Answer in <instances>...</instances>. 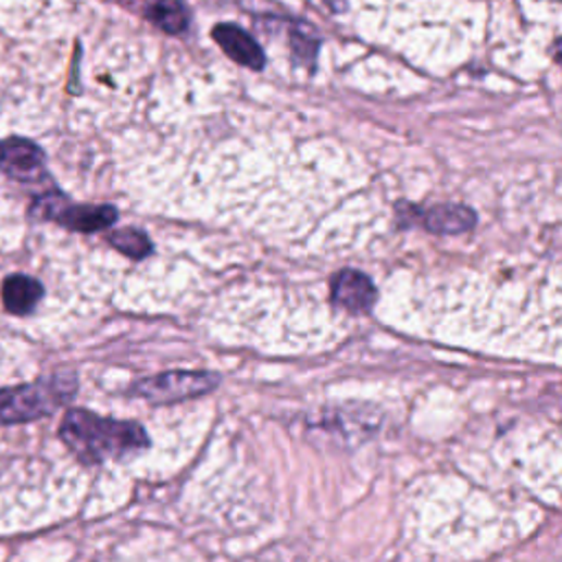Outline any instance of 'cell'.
<instances>
[{
  "mask_svg": "<svg viewBox=\"0 0 562 562\" xmlns=\"http://www.w3.org/2000/svg\"><path fill=\"white\" fill-rule=\"evenodd\" d=\"M0 172L18 183H38L47 176L45 152L27 139H8L0 143Z\"/></svg>",
  "mask_w": 562,
  "mask_h": 562,
  "instance_id": "5",
  "label": "cell"
},
{
  "mask_svg": "<svg viewBox=\"0 0 562 562\" xmlns=\"http://www.w3.org/2000/svg\"><path fill=\"white\" fill-rule=\"evenodd\" d=\"M217 383L220 376L211 372H167L137 383L130 389V396L152 404H172L209 394Z\"/></svg>",
  "mask_w": 562,
  "mask_h": 562,
  "instance_id": "4",
  "label": "cell"
},
{
  "mask_svg": "<svg viewBox=\"0 0 562 562\" xmlns=\"http://www.w3.org/2000/svg\"><path fill=\"white\" fill-rule=\"evenodd\" d=\"M146 18L170 36L187 32L191 14L183 0H150L146 8Z\"/></svg>",
  "mask_w": 562,
  "mask_h": 562,
  "instance_id": "10",
  "label": "cell"
},
{
  "mask_svg": "<svg viewBox=\"0 0 562 562\" xmlns=\"http://www.w3.org/2000/svg\"><path fill=\"white\" fill-rule=\"evenodd\" d=\"M108 242L115 247L120 253H124V255H128L133 260H146L154 251L152 240L143 232H139V229L112 232L108 236Z\"/></svg>",
  "mask_w": 562,
  "mask_h": 562,
  "instance_id": "11",
  "label": "cell"
},
{
  "mask_svg": "<svg viewBox=\"0 0 562 562\" xmlns=\"http://www.w3.org/2000/svg\"><path fill=\"white\" fill-rule=\"evenodd\" d=\"M213 40L224 53L242 66L260 71L266 62L262 47L238 25H217L213 29Z\"/></svg>",
  "mask_w": 562,
  "mask_h": 562,
  "instance_id": "6",
  "label": "cell"
},
{
  "mask_svg": "<svg viewBox=\"0 0 562 562\" xmlns=\"http://www.w3.org/2000/svg\"><path fill=\"white\" fill-rule=\"evenodd\" d=\"M332 299L350 312H367L376 303V288L365 275L344 271L332 284Z\"/></svg>",
  "mask_w": 562,
  "mask_h": 562,
  "instance_id": "7",
  "label": "cell"
},
{
  "mask_svg": "<svg viewBox=\"0 0 562 562\" xmlns=\"http://www.w3.org/2000/svg\"><path fill=\"white\" fill-rule=\"evenodd\" d=\"M77 394V376L60 370L38 383L0 389V424H23L55 413Z\"/></svg>",
  "mask_w": 562,
  "mask_h": 562,
  "instance_id": "2",
  "label": "cell"
},
{
  "mask_svg": "<svg viewBox=\"0 0 562 562\" xmlns=\"http://www.w3.org/2000/svg\"><path fill=\"white\" fill-rule=\"evenodd\" d=\"M477 222L475 213L460 204H444L426 211L424 227L433 234L448 236V234H464Z\"/></svg>",
  "mask_w": 562,
  "mask_h": 562,
  "instance_id": "9",
  "label": "cell"
},
{
  "mask_svg": "<svg viewBox=\"0 0 562 562\" xmlns=\"http://www.w3.org/2000/svg\"><path fill=\"white\" fill-rule=\"evenodd\" d=\"M45 288L38 279L29 275H10L3 282V303L5 310L18 316H27L36 310L38 301L42 299Z\"/></svg>",
  "mask_w": 562,
  "mask_h": 562,
  "instance_id": "8",
  "label": "cell"
},
{
  "mask_svg": "<svg viewBox=\"0 0 562 562\" xmlns=\"http://www.w3.org/2000/svg\"><path fill=\"white\" fill-rule=\"evenodd\" d=\"M32 215L38 220H53L62 227L79 234H97L110 229L120 220V213L110 204H73L60 191L40 196L32 204Z\"/></svg>",
  "mask_w": 562,
  "mask_h": 562,
  "instance_id": "3",
  "label": "cell"
},
{
  "mask_svg": "<svg viewBox=\"0 0 562 562\" xmlns=\"http://www.w3.org/2000/svg\"><path fill=\"white\" fill-rule=\"evenodd\" d=\"M60 437L68 451L84 464H99L108 458H126L150 446L143 426L126 420L101 417L84 409H71L64 415Z\"/></svg>",
  "mask_w": 562,
  "mask_h": 562,
  "instance_id": "1",
  "label": "cell"
}]
</instances>
